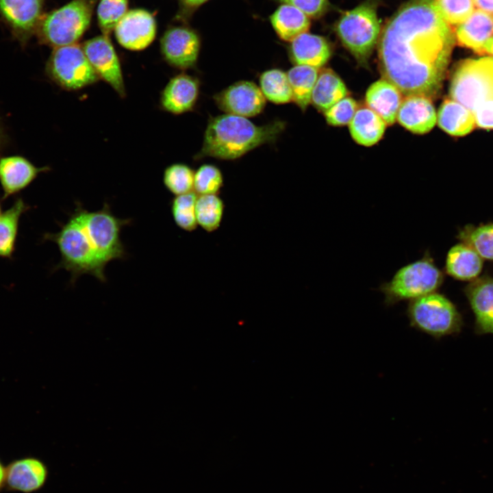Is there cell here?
Returning a JSON list of instances; mask_svg holds the SVG:
<instances>
[{
  "instance_id": "47",
  "label": "cell",
  "mask_w": 493,
  "mask_h": 493,
  "mask_svg": "<svg viewBox=\"0 0 493 493\" xmlns=\"http://www.w3.org/2000/svg\"><path fill=\"white\" fill-rule=\"evenodd\" d=\"M1 214V202H0V214Z\"/></svg>"
},
{
  "instance_id": "14",
  "label": "cell",
  "mask_w": 493,
  "mask_h": 493,
  "mask_svg": "<svg viewBox=\"0 0 493 493\" xmlns=\"http://www.w3.org/2000/svg\"><path fill=\"white\" fill-rule=\"evenodd\" d=\"M214 99L226 114L245 118L260 114L266 105V98L260 87L250 81L233 83L215 94Z\"/></svg>"
},
{
  "instance_id": "25",
  "label": "cell",
  "mask_w": 493,
  "mask_h": 493,
  "mask_svg": "<svg viewBox=\"0 0 493 493\" xmlns=\"http://www.w3.org/2000/svg\"><path fill=\"white\" fill-rule=\"evenodd\" d=\"M386 123L369 108L358 109L349 123L353 139L359 144L370 147L380 140Z\"/></svg>"
},
{
  "instance_id": "39",
  "label": "cell",
  "mask_w": 493,
  "mask_h": 493,
  "mask_svg": "<svg viewBox=\"0 0 493 493\" xmlns=\"http://www.w3.org/2000/svg\"><path fill=\"white\" fill-rule=\"evenodd\" d=\"M275 1L292 5L304 12L309 18H314L323 16L329 6L328 0H275Z\"/></svg>"
},
{
  "instance_id": "46",
  "label": "cell",
  "mask_w": 493,
  "mask_h": 493,
  "mask_svg": "<svg viewBox=\"0 0 493 493\" xmlns=\"http://www.w3.org/2000/svg\"><path fill=\"white\" fill-rule=\"evenodd\" d=\"M483 62L488 68L493 79V58L485 57L482 58Z\"/></svg>"
},
{
  "instance_id": "42",
  "label": "cell",
  "mask_w": 493,
  "mask_h": 493,
  "mask_svg": "<svg viewBox=\"0 0 493 493\" xmlns=\"http://www.w3.org/2000/svg\"><path fill=\"white\" fill-rule=\"evenodd\" d=\"M475 5L481 10L493 14V0H473Z\"/></svg>"
},
{
  "instance_id": "28",
  "label": "cell",
  "mask_w": 493,
  "mask_h": 493,
  "mask_svg": "<svg viewBox=\"0 0 493 493\" xmlns=\"http://www.w3.org/2000/svg\"><path fill=\"white\" fill-rule=\"evenodd\" d=\"M438 123L442 129L454 136L468 134L476 125L473 112L452 99L442 103L438 114Z\"/></svg>"
},
{
  "instance_id": "34",
  "label": "cell",
  "mask_w": 493,
  "mask_h": 493,
  "mask_svg": "<svg viewBox=\"0 0 493 493\" xmlns=\"http://www.w3.org/2000/svg\"><path fill=\"white\" fill-rule=\"evenodd\" d=\"M129 0H99L97 6V24L102 34L109 36L128 12Z\"/></svg>"
},
{
  "instance_id": "26",
  "label": "cell",
  "mask_w": 493,
  "mask_h": 493,
  "mask_svg": "<svg viewBox=\"0 0 493 493\" xmlns=\"http://www.w3.org/2000/svg\"><path fill=\"white\" fill-rule=\"evenodd\" d=\"M29 209L24 199L18 197L10 207L0 214V257L13 258L20 220Z\"/></svg>"
},
{
  "instance_id": "6",
  "label": "cell",
  "mask_w": 493,
  "mask_h": 493,
  "mask_svg": "<svg viewBox=\"0 0 493 493\" xmlns=\"http://www.w3.org/2000/svg\"><path fill=\"white\" fill-rule=\"evenodd\" d=\"M407 316L412 327L436 339L459 333L463 325L455 305L435 292L409 301Z\"/></svg>"
},
{
  "instance_id": "32",
  "label": "cell",
  "mask_w": 493,
  "mask_h": 493,
  "mask_svg": "<svg viewBox=\"0 0 493 493\" xmlns=\"http://www.w3.org/2000/svg\"><path fill=\"white\" fill-rule=\"evenodd\" d=\"M457 238L482 259L493 260V223L477 227L466 225L459 230Z\"/></svg>"
},
{
  "instance_id": "21",
  "label": "cell",
  "mask_w": 493,
  "mask_h": 493,
  "mask_svg": "<svg viewBox=\"0 0 493 493\" xmlns=\"http://www.w3.org/2000/svg\"><path fill=\"white\" fill-rule=\"evenodd\" d=\"M402 99L403 94L399 90L385 79L373 83L366 94L368 108L390 125L396 120Z\"/></svg>"
},
{
  "instance_id": "43",
  "label": "cell",
  "mask_w": 493,
  "mask_h": 493,
  "mask_svg": "<svg viewBox=\"0 0 493 493\" xmlns=\"http://www.w3.org/2000/svg\"><path fill=\"white\" fill-rule=\"evenodd\" d=\"M8 143V136L3 122L0 119V153Z\"/></svg>"
},
{
  "instance_id": "9",
  "label": "cell",
  "mask_w": 493,
  "mask_h": 493,
  "mask_svg": "<svg viewBox=\"0 0 493 493\" xmlns=\"http://www.w3.org/2000/svg\"><path fill=\"white\" fill-rule=\"evenodd\" d=\"M450 95L472 112L493 99V79L482 58L460 63L451 79Z\"/></svg>"
},
{
  "instance_id": "8",
  "label": "cell",
  "mask_w": 493,
  "mask_h": 493,
  "mask_svg": "<svg viewBox=\"0 0 493 493\" xmlns=\"http://www.w3.org/2000/svg\"><path fill=\"white\" fill-rule=\"evenodd\" d=\"M45 71L52 82L66 90H79L99 79L81 46L77 44L53 49Z\"/></svg>"
},
{
  "instance_id": "23",
  "label": "cell",
  "mask_w": 493,
  "mask_h": 493,
  "mask_svg": "<svg viewBox=\"0 0 493 493\" xmlns=\"http://www.w3.org/2000/svg\"><path fill=\"white\" fill-rule=\"evenodd\" d=\"M268 20L277 36L286 42H291L307 32L310 27V19L304 12L286 3L277 6L269 15Z\"/></svg>"
},
{
  "instance_id": "15",
  "label": "cell",
  "mask_w": 493,
  "mask_h": 493,
  "mask_svg": "<svg viewBox=\"0 0 493 493\" xmlns=\"http://www.w3.org/2000/svg\"><path fill=\"white\" fill-rule=\"evenodd\" d=\"M49 468L40 459L25 456L6 465L5 489L20 493H34L45 485Z\"/></svg>"
},
{
  "instance_id": "29",
  "label": "cell",
  "mask_w": 493,
  "mask_h": 493,
  "mask_svg": "<svg viewBox=\"0 0 493 493\" xmlns=\"http://www.w3.org/2000/svg\"><path fill=\"white\" fill-rule=\"evenodd\" d=\"M319 68L295 65L286 73L294 101L302 110L311 103L312 93L317 80Z\"/></svg>"
},
{
  "instance_id": "27",
  "label": "cell",
  "mask_w": 493,
  "mask_h": 493,
  "mask_svg": "<svg viewBox=\"0 0 493 493\" xmlns=\"http://www.w3.org/2000/svg\"><path fill=\"white\" fill-rule=\"evenodd\" d=\"M347 89L342 80L331 70L319 72L314 85L311 103L321 112H326L337 102L346 97Z\"/></svg>"
},
{
  "instance_id": "19",
  "label": "cell",
  "mask_w": 493,
  "mask_h": 493,
  "mask_svg": "<svg viewBox=\"0 0 493 493\" xmlns=\"http://www.w3.org/2000/svg\"><path fill=\"white\" fill-rule=\"evenodd\" d=\"M396 120L412 133L423 134L435 126L437 116L431 99L411 95L405 97L403 100Z\"/></svg>"
},
{
  "instance_id": "38",
  "label": "cell",
  "mask_w": 493,
  "mask_h": 493,
  "mask_svg": "<svg viewBox=\"0 0 493 493\" xmlns=\"http://www.w3.org/2000/svg\"><path fill=\"white\" fill-rule=\"evenodd\" d=\"M357 110L355 101L346 97L337 102L326 112L325 116L327 123L332 126H343L350 123Z\"/></svg>"
},
{
  "instance_id": "20",
  "label": "cell",
  "mask_w": 493,
  "mask_h": 493,
  "mask_svg": "<svg viewBox=\"0 0 493 493\" xmlns=\"http://www.w3.org/2000/svg\"><path fill=\"white\" fill-rule=\"evenodd\" d=\"M288 51L290 60L295 65L316 68L324 66L331 54L330 45L324 37L308 32L290 42Z\"/></svg>"
},
{
  "instance_id": "16",
  "label": "cell",
  "mask_w": 493,
  "mask_h": 493,
  "mask_svg": "<svg viewBox=\"0 0 493 493\" xmlns=\"http://www.w3.org/2000/svg\"><path fill=\"white\" fill-rule=\"evenodd\" d=\"M49 166H37L20 155L0 156V185L2 200L27 188L40 173L49 171Z\"/></svg>"
},
{
  "instance_id": "1",
  "label": "cell",
  "mask_w": 493,
  "mask_h": 493,
  "mask_svg": "<svg viewBox=\"0 0 493 493\" xmlns=\"http://www.w3.org/2000/svg\"><path fill=\"white\" fill-rule=\"evenodd\" d=\"M435 0H411L385 27L379 47L384 79L403 95L439 93L455 42Z\"/></svg>"
},
{
  "instance_id": "37",
  "label": "cell",
  "mask_w": 493,
  "mask_h": 493,
  "mask_svg": "<svg viewBox=\"0 0 493 493\" xmlns=\"http://www.w3.org/2000/svg\"><path fill=\"white\" fill-rule=\"evenodd\" d=\"M438 8L448 25H458L475 11L473 0H435Z\"/></svg>"
},
{
  "instance_id": "35",
  "label": "cell",
  "mask_w": 493,
  "mask_h": 493,
  "mask_svg": "<svg viewBox=\"0 0 493 493\" xmlns=\"http://www.w3.org/2000/svg\"><path fill=\"white\" fill-rule=\"evenodd\" d=\"M194 171L187 164L175 163L166 168L163 182L175 196L194 191Z\"/></svg>"
},
{
  "instance_id": "7",
  "label": "cell",
  "mask_w": 493,
  "mask_h": 493,
  "mask_svg": "<svg viewBox=\"0 0 493 493\" xmlns=\"http://www.w3.org/2000/svg\"><path fill=\"white\" fill-rule=\"evenodd\" d=\"M336 31L351 54L359 61H366L380 32L375 5L372 1H366L345 12L337 23Z\"/></svg>"
},
{
  "instance_id": "30",
  "label": "cell",
  "mask_w": 493,
  "mask_h": 493,
  "mask_svg": "<svg viewBox=\"0 0 493 493\" xmlns=\"http://www.w3.org/2000/svg\"><path fill=\"white\" fill-rule=\"evenodd\" d=\"M225 203L219 194L198 195L196 218L198 226L211 233L217 231L223 222Z\"/></svg>"
},
{
  "instance_id": "10",
  "label": "cell",
  "mask_w": 493,
  "mask_h": 493,
  "mask_svg": "<svg viewBox=\"0 0 493 493\" xmlns=\"http://www.w3.org/2000/svg\"><path fill=\"white\" fill-rule=\"evenodd\" d=\"M201 47L200 33L188 23L169 25L160 40L163 60L169 66L182 71L196 66Z\"/></svg>"
},
{
  "instance_id": "36",
  "label": "cell",
  "mask_w": 493,
  "mask_h": 493,
  "mask_svg": "<svg viewBox=\"0 0 493 493\" xmlns=\"http://www.w3.org/2000/svg\"><path fill=\"white\" fill-rule=\"evenodd\" d=\"M223 183V173L214 165H201L194 172V192L198 195L219 194Z\"/></svg>"
},
{
  "instance_id": "17",
  "label": "cell",
  "mask_w": 493,
  "mask_h": 493,
  "mask_svg": "<svg viewBox=\"0 0 493 493\" xmlns=\"http://www.w3.org/2000/svg\"><path fill=\"white\" fill-rule=\"evenodd\" d=\"M200 83L192 75L181 73L173 76L161 92L162 109L173 114H181L194 109L199 95Z\"/></svg>"
},
{
  "instance_id": "40",
  "label": "cell",
  "mask_w": 493,
  "mask_h": 493,
  "mask_svg": "<svg viewBox=\"0 0 493 493\" xmlns=\"http://www.w3.org/2000/svg\"><path fill=\"white\" fill-rule=\"evenodd\" d=\"M210 0H177L178 9L174 20L176 23H188L194 14Z\"/></svg>"
},
{
  "instance_id": "24",
  "label": "cell",
  "mask_w": 493,
  "mask_h": 493,
  "mask_svg": "<svg viewBox=\"0 0 493 493\" xmlns=\"http://www.w3.org/2000/svg\"><path fill=\"white\" fill-rule=\"evenodd\" d=\"M482 266V258L462 242L451 247L447 253L445 270L455 279H475L481 273Z\"/></svg>"
},
{
  "instance_id": "13",
  "label": "cell",
  "mask_w": 493,
  "mask_h": 493,
  "mask_svg": "<svg viewBox=\"0 0 493 493\" xmlns=\"http://www.w3.org/2000/svg\"><path fill=\"white\" fill-rule=\"evenodd\" d=\"M117 42L123 48L141 51L147 48L157 34V21L154 14L144 8L129 10L114 29Z\"/></svg>"
},
{
  "instance_id": "41",
  "label": "cell",
  "mask_w": 493,
  "mask_h": 493,
  "mask_svg": "<svg viewBox=\"0 0 493 493\" xmlns=\"http://www.w3.org/2000/svg\"><path fill=\"white\" fill-rule=\"evenodd\" d=\"M473 114L477 126L484 129H493V99L485 101Z\"/></svg>"
},
{
  "instance_id": "5",
  "label": "cell",
  "mask_w": 493,
  "mask_h": 493,
  "mask_svg": "<svg viewBox=\"0 0 493 493\" xmlns=\"http://www.w3.org/2000/svg\"><path fill=\"white\" fill-rule=\"evenodd\" d=\"M444 279L443 274L435 265L429 253L412 263L401 268L379 290L385 296V305L414 300L435 292Z\"/></svg>"
},
{
  "instance_id": "12",
  "label": "cell",
  "mask_w": 493,
  "mask_h": 493,
  "mask_svg": "<svg viewBox=\"0 0 493 493\" xmlns=\"http://www.w3.org/2000/svg\"><path fill=\"white\" fill-rule=\"evenodd\" d=\"M84 52L98 77L122 98L125 97V81L118 55L109 36L101 34L84 42Z\"/></svg>"
},
{
  "instance_id": "11",
  "label": "cell",
  "mask_w": 493,
  "mask_h": 493,
  "mask_svg": "<svg viewBox=\"0 0 493 493\" xmlns=\"http://www.w3.org/2000/svg\"><path fill=\"white\" fill-rule=\"evenodd\" d=\"M46 0H0V22L25 49L36 35Z\"/></svg>"
},
{
  "instance_id": "33",
  "label": "cell",
  "mask_w": 493,
  "mask_h": 493,
  "mask_svg": "<svg viewBox=\"0 0 493 493\" xmlns=\"http://www.w3.org/2000/svg\"><path fill=\"white\" fill-rule=\"evenodd\" d=\"M198 194L192 191L175 196L170 204L171 214L175 225L187 232L194 231L198 227L196 218V202Z\"/></svg>"
},
{
  "instance_id": "31",
  "label": "cell",
  "mask_w": 493,
  "mask_h": 493,
  "mask_svg": "<svg viewBox=\"0 0 493 493\" xmlns=\"http://www.w3.org/2000/svg\"><path fill=\"white\" fill-rule=\"evenodd\" d=\"M260 88L264 97L275 104L292 101V92L287 73L279 68L263 72L260 76Z\"/></svg>"
},
{
  "instance_id": "4",
  "label": "cell",
  "mask_w": 493,
  "mask_h": 493,
  "mask_svg": "<svg viewBox=\"0 0 493 493\" xmlns=\"http://www.w3.org/2000/svg\"><path fill=\"white\" fill-rule=\"evenodd\" d=\"M97 0H71L45 13L36 36L53 49L76 45L88 29Z\"/></svg>"
},
{
  "instance_id": "3",
  "label": "cell",
  "mask_w": 493,
  "mask_h": 493,
  "mask_svg": "<svg viewBox=\"0 0 493 493\" xmlns=\"http://www.w3.org/2000/svg\"><path fill=\"white\" fill-rule=\"evenodd\" d=\"M285 128L282 121L257 125L247 118L233 114L213 117L208 122L202 148L196 158L236 160L264 144L275 142Z\"/></svg>"
},
{
  "instance_id": "44",
  "label": "cell",
  "mask_w": 493,
  "mask_h": 493,
  "mask_svg": "<svg viewBox=\"0 0 493 493\" xmlns=\"http://www.w3.org/2000/svg\"><path fill=\"white\" fill-rule=\"evenodd\" d=\"M6 466L0 459V492L5 489Z\"/></svg>"
},
{
  "instance_id": "18",
  "label": "cell",
  "mask_w": 493,
  "mask_h": 493,
  "mask_svg": "<svg viewBox=\"0 0 493 493\" xmlns=\"http://www.w3.org/2000/svg\"><path fill=\"white\" fill-rule=\"evenodd\" d=\"M465 293L475 316V332L493 333V279L484 277L474 280Z\"/></svg>"
},
{
  "instance_id": "45",
  "label": "cell",
  "mask_w": 493,
  "mask_h": 493,
  "mask_svg": "<svg viewBox=\"0 0 493 493\" xmlns=\"http://www.w3.org/2000/svg\"><path fill=\"white\" fill-rule=\"evenodd\" d=\"M487 53L493 56V37H490L484 44L481 54Z\"/></svg>"
},
{
  "instance_id": "22",
  "label": "cell",
  "mask_w": 493,
  "mask_h": 493,
  "mask_svg": "<svg viewBox=\"0 0 493 493\" xmlns=\"http://www.w3.org/2000/svg\"><path fill=\"white\" fill-rule=\"evenodd\" d=\"M493 34V17L479 9L475 10L455 30L458 43L481 54L485 42Z\"/></svg>"
},
{
  "instance_id": "2",
  "label": "cell",
  "mask_w": 493,
  "mask_h": 493,
  "mask_svg": "<svg viewBox=\"0 0 493 493\" xmlns=\"http://www.w3.org/2000/svg\"><path fill=\"white\" fill-rule=\"evenodd\" d=\"M121 229L108 210L90 212L79 205L58 232L46 233L42 240L58 247L61 259L55 269L68 271L72 280L90 274L103 282L106 265L125 255Z\"/></svg>"
}]
</instances>
